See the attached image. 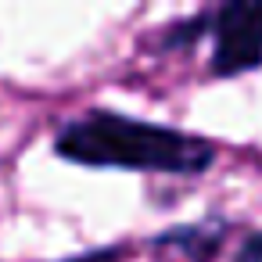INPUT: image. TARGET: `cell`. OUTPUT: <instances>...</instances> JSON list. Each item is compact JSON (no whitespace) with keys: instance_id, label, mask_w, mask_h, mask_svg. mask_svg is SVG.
<instances>
[{"instance_id":"6da1fadb","label":"cell","mask_w":262,"mask_h":262,"mask_svg":"<svg viewBox=\"0 0 262 262\" xmlns=\"http://www.w3.org/2000/svg\"><path fill=\"white\" fill-rule=\"evenodd\" d=\"M54 155L90 169L112 165L165 176H201L215 162V144L176 126L129 119L112 108H90L58 126Z\"/></svg>"},{"instance_id":"7a4b0ae2","label":"cell","mask_w":262,"mask_h":262,"mask_svg":"<svg viewBox=\"0 0 262 262\" xmlns=\"http://www.w3.org/2000/svg\"><path fill=\"white\" fill-rule=\"evenodd\" d=\"M212 76L233 79L262 65V4H223L212 22Z\"/></svg>"},{"instance_id":"3957f363","label":"cell","mask_w":262,"mask_h":262,"mask_svg":"<svg viewBox=\"0 0 262 262\" xmlns=\"http://www.w3.org/2000/svg\"><path fill=\"white\" fill-rule=\"evenodd\" d=\"M230 226L223 219H201V223H183V226H169L162 233L151 237V248H176L183 251L187 262H212L226 241Z\"/></svg>"},{"instance_id":"277c9868","label":"cell","mask_w":262,"mask_h":262,"mask_svg":"<svg viewBox=\"0 0 262 262\" xmlns=\"http://www.w3.org/2000/svg\"><path fill=\"white\" fill-rule=\"evenodd\" d=\"M212 22H215V8H212V11H198V15H190V18L176 22V26H165L162 47H165V51H187V47H194L201 36H212Z\"/></svg>"},{"instance_id":"5b68a950","label":"cell","mask_w":262,"mask_h":262,"mask_svg":"<svg viewBox=\"0 0 262 262\" xmlns=\"http://www.w3.org/2000/svg\"><path fill=\"white\" fill-rule=\"evenodd\" d=\"M233 262H262V230H251V233L237 244Z\"/></svg>"},{"instance_id":"8992f818","label":"cell","mask_w":262,"mask_h":262,"mask_svg":"<svg viewBox=\"0 0 262 262\" xmlns=\"http://www.w3.org/2000/svg\"><path fill=\"white\" fill-rule=\"evenodd\" d=\"M61 262H122V251L119 248H94V251H83V255H69Z\"/></svg>"}]
</instances>
